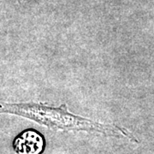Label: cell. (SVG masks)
<instances>
[{
    "instance_id": "obj_2",
    "label": "cell",
    "mask_w": 154,
    "mask_h": 154,
    "mask_svg": "<svg viewBox=\"0 0 154 154\" xmlns=\"http://www.w3.org/2000/svg\"><path fill=\"white\" fill-rule=\"evenodd\" d=\"M45 145L41 133L34 128H27L15 137L12 147L17 154H43Z\"/></svg>"
},
{
    "instance_id": "obj_1",
    "label": "cell",
    "mask_w": 154,
    "mask_h": 154,
    "mask_svg": "<svg viewBox=\"0 0 154 154\" xmlns=\"http://www.w3.org/2000/svg\"><path fill=\"white\" fill-rule=\"evenodd\" d=\"M1 114H11L25 117L52 130L85 131L98 133L105 135L128 138L134 142H139L132 133L116 124H106L73 114L66 105L58 107L50 106L44 103H4L0 104Z\"/></svg>"
}]
</instances>
